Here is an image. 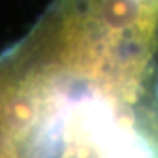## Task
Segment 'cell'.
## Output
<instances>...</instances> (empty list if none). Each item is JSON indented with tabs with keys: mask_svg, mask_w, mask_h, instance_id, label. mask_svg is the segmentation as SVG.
Segmentation results:
<instances>
[{
	"mask_svg": "<svg viewBox=\"0 0 158 158\" xmlns=\"http://www.w3.org/2000/svg\"><path fill=\"white\" fill-rule=\"evenodd\" d=\"M16 47L131 108L158 111V0H53Z\"/></svg>",
	"mask_w": 158,
	"mask_h": 158,
	"instance_id": "cell-1",
	"label": "cell"
}]
</instances>
